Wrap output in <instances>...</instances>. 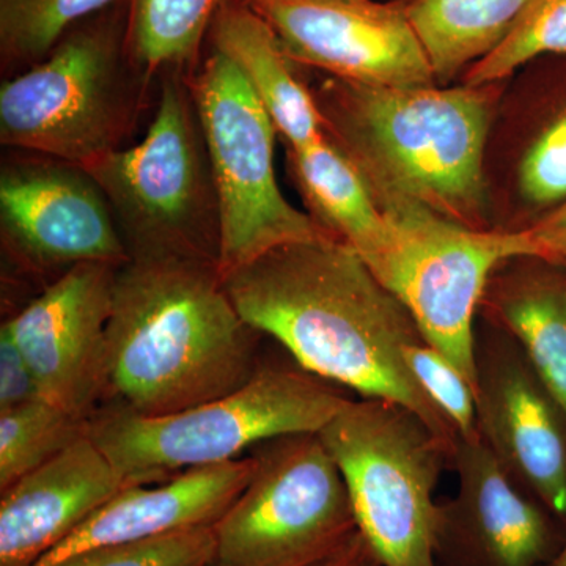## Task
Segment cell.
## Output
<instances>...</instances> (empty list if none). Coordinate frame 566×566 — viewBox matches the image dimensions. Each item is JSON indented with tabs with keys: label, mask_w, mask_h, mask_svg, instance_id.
I'll use <instances>...</instances> for the list:
<instances>
[{
	"label": "cell",
	"mask_w": 566,
	"mask_h": 566,
	"mask_svg": "<svg viewBox=\"0 0 566 566\" xmlns=\"http://www.w3.org/2000/svg\"><path fill=\"white\" fill-rule=\"evenodd\" d=\"M123 0H0V62L13 76L43 61L70 31Z\"/></svg>",
	"instance_id": "obj_23"
},
{
	"label": "cell",
	"mask_w": 566,
	"mask_h": 566,
	"mask_svg": "<svg viewBox=\"0 0 566 566\" xmlns=\"http://www.w3.org/2000/svg\"><path fill=\"white\" fill-rule=\"evenodd\" d=\"M479 438L513 482L566 520V417L512 337L476 340Z\"/></svg>",
	"instance_id": "obj_13"
},
{
	"label": "cell",
	"mask_w": 566,
	"mask_h": 566,
	"mask_svg": "<svg viewBox=\"0 0 566 566\" xmlns=\"http://www.w3.org/2000/svg\"><path fill=\"white\" fill-rule=\"evenodd\" d=\"M314 566H385L368 545L367 539L357 531L333 556L324 558Z\"/></svg>",
	"instance_id": "obj_31"
},
{
	"label": "cell",
	"mask_w": 566,
	"mask_h": 566,
	"mask_svg": "<svg viewBox=\"0 0 566 566\" xmlns=\"http://www.w3.org/2000/svg\"><path fill=\"white\" fill-rule=\"evenodd\" d=\"M222 277L244 322L277 340L300 368L406 406L455 450L457 431L405 364V346L423 335L352 245L334 234L296 241Z\"/></svg>",
	"instance_id": "obj_1"
},
{
	"label": "cell",
	"mask_w": 566,
	"mask_h": 566,
	"mask_svg": "<svg viewBox=\"0 0 566 566\" xmlns=\"http://www.w3.org/2000/svg\"><path fill=\"white\" fill-rule=\"evenodd\" d=\"M349 400L303 368H260L241 389L172 415L104 405L88 419V436L129 486L151 485L240 460L281 436L318 434Z\"/></svg>",
	"instance_id": "obj_5"
},
{
	"label": "cell",
	"mask_w": 566,
	"mask_h": 566,
	"mask_svg": "<svg viewBox=\"0 0 566 566\" xmlns=\"http://www.w3.org/2000/svg\"><path fill=\"white\" fill-rule=\"evenodd\" d=\"M403 359L417 386L452 424L458 438H479L474 386L452 360L427 340L406 345Z\"/></svg>",
	"instance_id": "obj_26"
},
{
	"label": "cell",
	"mask_w": 566,
	"mask_h": 566,
	"mask_svg": "<svg viewBox=\"0 0 566 566\" xmlns=\"http://www.w3.org/2000/svg\"><path fill=\"white\" fill-rule=\"evenodd\" d=\"M436 81L449 82L504 43L531 0H401Z\"/></svg>",
	"instance_id": "obj_21"
},
{
	"label": "cell",
	"mask_w": 566,
	"mask_h": 566,
	"mask_svg": "<svg viewBox=\"0 0 566 566\" xmlns=\"http://www.w3.org/2000/svg\"><path fill=\"white\" fill-rule=\"evenodd\" d=\"M520 188L539 210L566 203V104L528 147L520 167Z\"/></svg>",
	"instance_id": "obj_28"
},
{
	"label": "cell",
	"mask_w": 566,
	"mask_h": 566,
	"mask_svg": "<svg viewBox=\"0 0 566 566\" xmlns=\"http://www.w3.org/2000/svg\"><path fill=\"white\" fill-rule=\"evenodd\" d=\"M128 9L114 7L66 33L31 69L0 85V144L87 167L120 150L150 82L126 48Z\"/></svg>",
	"instance_id": "obj_4"
},
{
	"label": "cell",
	"mask_w": 566,
	"mask_h": 566,
	"mask_svg": "<svg viewBox=\"0 0 566 566\" xmlns=\"http://www.w3.org/2000/svg\"><path fill=\"white\" fill-rule=\"evenodd\" d=\"M286 155L308 214L370 262L385 244L389 222L359 167L329 136Z\"/></svg>",
	"instance_id": "obj_20"
},
{
	"label": "cell",
	"mask_w": 566,
	"mask_h": 566,
	"mask_svg": "<svg viewBox=\"0 0 566 566\" xmlns=\"http://www.w3.org/2000/svg\"><path fill=\"white\" fill-rule=\"evenodd\" d=\"M256 333L216 264L128 260L115 274L103 400L166 416L241 389L260 370Z\"/></svg>",
	"instance_id": "obj_2"
},
{
	"label": "cell",
	"mask_w": 566,
	"mask_h": 566,
	"mask_svg": "<svg viewBox=\"0 0 566 566\" xmlns=\"http://www.w3.org/2000/svg\"><path fill=\"white\" fill-rule=\"evenodd\" d=\"M212 51L233 63L273 120L286 150L311 147L327 136L314 93L297 77L273 28L241 0L219 11L210 31Z\"/></svg>",
	"instance_id": "obj_18"
},
{
	"label": "cell",
	"mask_w": 566,
	"mask_h": 566,
	"mask_svg": "<svg viewBox=\"0 0 566 566\" xmlns=\"http://www.w3.org/2000/svg\"><path fill=\"white\" fill-rule=\"evenodd\" d=\"M457 491L438 502L436 566H545L554 557L547 510L506 474L486 446L460 439Z\"/></svg>",
	"instance_id": "obj_15"
},
{
	"label": "cell",
	"mask_w": 566,
	"mask_h": 566,
	"mask_svg": "<svg viewBox=\"0 0 566 566\" xmlns=\"http://www.w3.org/2000/svg\"><path fill=\"white\" fill-rule=\"evenodd\" d=\"M546 55H566V0H531L504 43L465 71L463 84L494 85Z\"/></svg>",
	"instance_id": "obj_25"
},
{
	"label": "cell",
	"mask_w": 566,
	"mask_h": 566,
	"mask_svg": "<svg viewBox=\"0 0 566 566\" xmlns=\"http://www.w3.org/2000/svg\"><path fill=\"white\" fill-rule=\"evenodd\" d=\"M490 87L385 88L333 80L314 96L327 136L371 188L486 230L483 155Z\"/></svg>",
	"instance_id": "obj_3"
},
{
	"label": "cell",
	"mask_w": 566,
	"mask_h": 566,
	"mask_svg": "<svg viewBox=\"0 0 566 566\" xmlns=\"http://www.w3.org/2000/svg\"><path fill=\"white\" fill-rule=\"evenodd\" d=\"M344 479L357 531L385 566H436V488L453 449L411 409L349 400L318 433Z\"/></svg>",
	"instance_id": "obj_7"
},
{
	"label": "cell",
	"mask_w": 566,
	"mask_h": 566,
	"mask_svg": "<svg viewBox=\"0 0 566 566\" xmlns=\"http://www.w3.org/2000/svg\"><path fill=\"white\" fill-rule=\"evenodd\" d=\"M118 268L80 264L3 323L41 397L80 419H91L103 400L104 348Z\"/></svg>",
	"instance_id": "obj_14"
},
{
	"label": "cell",
	"mask_w": 566,
	"mask_h": 566,
	"mask_svg": "<svg viewBox=\"0 0 566 566\" xmlns=\"http://www.w3.org/2000/svg\"><path fill=\"white\" fill-rule=\"evenodd\" d=\"M0 170V234L10 259L35 274L129 256L98 182L84 167L21 151Z\"/></svg>",
	"instance_id": "obj_11"
},
{
	"label": "cell",
	"mask_w": 566,
	"mask_h": 566,
	"mask_svg": "<svg viewBox=\"0 0 566 566\" xmlns=\"http://www.w3.org/2000/svg\"><path fill=\"white\" fill-rule=\"evenodd\" d=\"M243 493L212 526L210 566H314L357 532L352 501L318 434H290L252 450Z\"/></svg>",
	"instance_id": "obj_10"
},
{
	"label": "cell",
	"mask_w": 566,
	"mask_h": 566,
	"mask_svg": "<svg viewBox=\"0 0 566 566\" xmlns=\"http://www.w3.org/2000/svg\"><path fill=\"white\" fill-rule=\"evenodd\" d=\"M84 169L106 196L129 260H193L219 268L218 193L188 74L159 80L144 139Z\"/></svg>",
	"instance_id": "obj_6"
},
{
	"label": "cell",
	"mask_w": 566,
	"mask_h": 566,
	"mask_svg": "<svg viewBox=\"0 0 566 566\" xmlns=\"http://www.w3.org/2000/svg\"><path fill=\"white\" fill-rule=\"evenodd\" d=\"M252 471L251 455L189 469L155 486H126L33 566H52L95 547L212 527L243 493Z\"/></svg>",
	"instance_id": "obj_17"
},
{
	"label": "cell",
	"mask_w": 566,
	"mask_h": 566,
	"mask_svg": "<svg viewBox=\"0 0 566 566\" xmlns=\"http://www.w3.org/2000/svg\"><path fill=\"white\" fill-rule=\"evenodd\" d=\"M88 434V420L46 400L0 412V493Z\"/></svg>",
	"instance_id": "obj_24"
},
{
	"label": "cell",
	"mask_w": 566,
	"mask_h": 566,
	"mask_svg": "<svg viewBox=\"0 0 566 566\" xmlns=\"http://www.w3.org/2000/svg\"><path fill=\"white\" fill-rule=\"evenodd\" d=\"M521 256L566 263V203L539 216L526 229L515 230Z\"/></svg>",
	"instance_id": "obj_30"
},
{
	"label": "cell",
	"mask_w": 566,
	"mask_h": 566,
	"mask_svg": "<svg viewBox=\"0 0 566 566\" xmlns=\"http://www.w3.org/2000/svg\"><path fill=\"white\" fill-rule=\"evenodd\" d=\"M374 191L389 232L365 264L475 389L476 311L494 271L521 256L515 232L471 229L400 193Z\"/></svg>",
	"instance_id": "obj_8"
},
{
	"label": "cell",
	"mask_w": 566,
	"mask_h": 566,
	"mask_svg": "<svg viewBox=\"0 0 566 566\" xmlns=\"http://www.w3.org/2000/svg\"><path fill=\"white\" fill-rule=\"evenodd\" d=\"M126 48L150 84L169 73L192 74L212 22L230 0H128Z\"/></svg>",
	"instance_id": "obj_22"
},
{
	"label": "cell",
	"mask_w": 566,
	"mask_h": 566,
	"mask_svg": "<svg viewBox=\"0 0 566 566\" xmlns=\"http://www.w3.org/2000/svg\"><path fill=\"white\" fill-rule=\"evenodd\" d=\"M41 397L31 367L14 344L6 324L0 329V412L13 411Z\"/></svg>",
	"instance_id": "obj_29"
},
{
	"label": "cell",
	"mask_w": 566,
	"mask_h": 566,
	"mask_svg": "<svg viewBox=\"0 0 566 566\" xmlns=\"http://www.w3.org/2000/svg\"><path fill=\"white\" fill-rule=\"evenodd\" d=\"M212 527L192 528L145 542L95 547L52 566H210Z\"/></svg>",
	"instance_id": "obj_27"
},
{
	"label": "cell",
	"mask_w": 566,
	"mask_h": 566,
	"mask_svg": "<svg viewBox=\"0 0 566 566\" xmlns=\"http://www.w3.org/2000/svg\"><path fill=\"white\" fill-rule=\"evenodd\" d=\"M545 566H566V542L565 545L554 554V557Z\"/></svg>",
	"instance_id": "obj_32"
},
{
	"label": "cell",
	"mask_w": 566,
	"mask_h": 566,
	"mask_svg": "<svg viewBox=\"0 0 566 566\" xmlns=\"http://www.w3.org/2000/svg\"><path fill=\"white\" fill-rule=\"evenodd\" d=\"M273 28L294 63L365 87L436 85L401 0H241Z\"/></svg>",
	"instance_id": "obj_12"
},
{
	"label": "cell",
	"mask_w": 566,
	"mask_h": 566,
	"mask_svg": "<svg viewBox=\"0 0 566 566\" xmlns=\"http://www.w3.org/2000/svg\"><path fill=\"white\" fill-rule=\"evenodd\" d=\"M491 275L482 305L512 337L566 417V263L516 256Z\"/></svg>",
	"instance_id": "obj_19"
},
{
	"label": "cell",
	"mask_w": 566,
	"mask_h": 566,
	"mask_svg": "<svg viewBox=\"0 0 566 566\" xmlns=\"http://www.w3.org/2000/svg\"><path fill=\"white\" fill-rule=\"evenodd\" d=\"M188 80L218 193L221 274L279 245L333 234L283 196L274 163L277 129L233 63L211 51Z\"/></svg>",
	"instance_id": "obj_9"
},
{
	"label": "cell",
	"mask_w": 566,
	"mask_h": 566,
	"mask_svg": "<svg viewBox=\"0 0 566 566\" xmlns=\"http://www.w3.org/2000/svg\"><path fill=\"white\" fill-rule=\"evenodd\" d=\"M129 486L84 436L0 499V566H33Z\"/></svg>",
	"instance_id": "obj_16"
}]
</instances>
